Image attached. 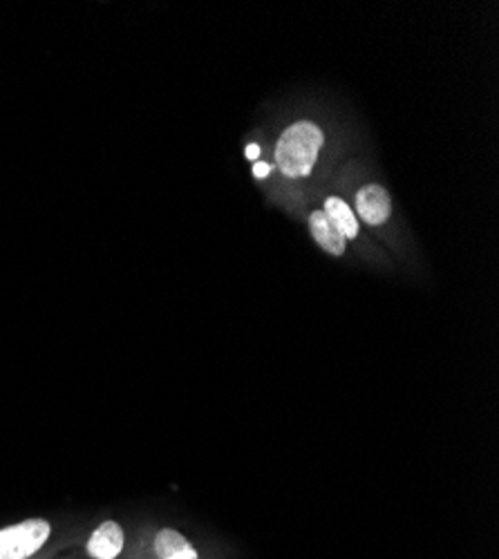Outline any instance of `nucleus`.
<instances>
[{
    "label": "nucleus",
    "instance_id": "nucleus-1",
    "mask_svg": "<svg viewBox=\"0 0 499 559\" xmlns=\"http://www.w3.org/2000/svg\"><path fill=\"white\" fill-rule=\"evenodd\" d=\"M322 142V131L312 121H296L289 125L276 146V163L282 175L291 180L307 178L314 170Z\"/></svg>",
    "mask_w": 499,
    "mask_h": 559
},
{
    "label": "nucleus",
    "instance_id": "nucleus-2",
    "mask_svg": "<svg viewBox=\"0 0 499 559\" xmlns=\"http://www.w3.org/2000/svg\"><path fill=\"white\" fill-rule=\"evenodd\" d=\"M52 537L46 520H25L0 531V559H29Z\"/></svg>",
    "mask_w": 499,
    "mask_h": 559
},
{
    "label": "nucleus",
    "instance_id": "nucleus-3",
    "mask_svg": "<svg viewBox=\"0 0 499 559\" xmlns=\"http://www.w3.org/2000/svg\"><path fill=\"white\" fill-rule=\"evenodd\" d=\"M356 210L365 224L381 227L390 220L392 199L384 186L369 184L356 193Z\"/></svg>",
    "mask_w": 499,
    "mask_h": 559
},
{
    "label": "nucleus",
    "instance_id": "nucleus-4",
    "mask_svg": "<svg viewBox=\"0 0 499 559\" xmlns=\"http://www.w3.org/2000/svg\"><path fill=\"white\" fill-rule=\"evenodd\" d=\"M126 546V535L117 522H104L88 539L86 552L93 559H117Z\"/></svg>",
    "mask_w": 499,
    "mask_h": 559
},
{
    "label": "nucleus",
    "instance_id": "nucleus-5",
    "mask_svg": "<svg viewBox=\"0 0 499 559\" xmlns=\"http://www.w3.org/2000/svg\"><path fill=\"white\" fill-rule=\"evenodd\" d=\"M309 229L314 240L318 242L320 248H325L329 255H343L345 253V238L341 235V231L329 222L327 215L322 210H314L309 215Z\"/></svg>",
    "mask_w": 499,
    "mask_h": 559
},
{
    "label": "nucleus",
    "instance_id": "nucleus-6",
    "mask_svg": "<svg viewBox=\"0 0 499 559\" xmlns=\"http://www.w3.org/2000/svg\"><path fill=\"white\" fill-rule=\"evenodd\" d=\"M322 212L327 215L329 222L341 231V235L345 240H354L358 235L356 215H354V210L341 197H327Z\"/></svg>",
    "mask_w": 499,
    "mask_h": 559
},
{
    "label": "nucleus",
    "instance_id": "nucleus-7",
    "mask_svg": "<svg viewBox=\"0 0 499 559\" xmlns=\"http://www.w3.org/2000/svg\"><path fill=\"white\" fill-rule=\"evenodd\" d=\"M188 546H191V542L173 528H161L153 539V552L157 559H169L171 555H175Z\"/></svg>",
    "mask_w": 499,
    "mask_h": 559
},
{
    "label": "nucleus",
    "instance_id": "nucleus-8",
    "mask_svg": "<svg viewBox=\"0 0 499 559\" xmlns=\"http://www.w3.org/2000/svg\"><path fill=\"white\" fill-rule=\"evenodd\" d=\"M269 173H271V166H269V163H263V161H258V163L254 166V175H256L258 180H265Z\"/></svg>",
    "mask_w": 499,
    "mask_h": 559
},
{
    "label": "nucleus",
    "instance_id": "nucleus-9",
    "mask_svg": "<svg viewBox=\"0 0 499 559\" xmlns=\"http://www.w3.org/2000/svg\"><path fill=\"white\" fill-rule=\"evenodd\" d=\"M169 559H199V557H197V550H195L193 546H188V548H184V550L171 555Z\"/></svg>",
    "mask_w": 499,
    "mask_h": 559
},
{
    "label": "nucleus",
    "instance_id": "nucleus-10",
    "mask_svg": "<svg viewBox=\"0 0 499 559\" xmlns=\"http://www.w3.org/2000/svg\"><path fill=\"white\" fill-rule=\"evenodd\" d=\"M258 155H260V146H256V144L246 146V157H248V159H258Z\"/></svg>",
    "mask_w": 499,
    "mask_h": 559
}]
</instances>
